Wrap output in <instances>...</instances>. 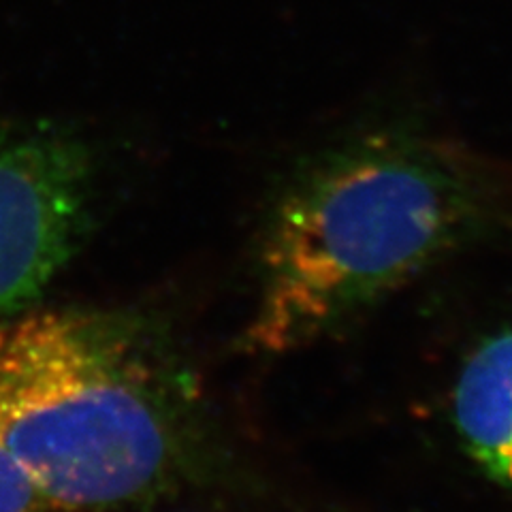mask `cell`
I'll use <instances>...</instances> for the list:
<instances>
[{
    "mask_svg": "<svg viewBox=\"0 0 512 512\" xmlns=\"http://www.w3.org/2000/svg\"><path fill=\"white\" fill-rule=\"evenodd\" d=\"M199 438L195 376L150 320L26 310L0 323V446L50 512L169 493L195 466Z\"/></svg>",
    "mask_w": 512,
    "mask_h": 512,
    "instance_id": "1",
    "label": "cell"
},
{
    "mask_svg": "<svg viewBox=\"0 0 512 512\" xmlns=\"http://www.w3.org/2000/svg\"><path fill=\"white\" fill-rule=\"evenodd\" d=\"M489 216L480 175L425 139L376 133L318 154L269 220L250 342L288 352L327 338L476 239Z\"/></svg>",
    "mask_w": 512,
    "mask_h": 512,
    "instance_id": "2",
    "label": "cell"
},
{
    "mask_svg": "<svg viewBox=\"0 0 512 512\" xmlns=\"http://www.w3.org/2000/svg\"><path fill=\"white\" fill-rule=\"evenodd\" d=\"M90 165L54 128L0 124V323L30 310L86 229Z\"/></svg>",
    "mask_w": 512,
    "mask_h": 512,
    "instance_id": "3",
    "label": "cell"
},
{
    "mask_svg": "<svg viewBox=\"0 0 512 512\" xmlns=\"http://www.w3.org/2000/svg\"><path fill=\"white\" fill-rule=\"evenodd\" d=\"M453 421L478 468L512 487V329L480 344L463 363Z\"/></svg>",
    "mask_w": 512,
    "mask_h": 512,
    "instance_id": "4",
    "label": "cell"
},
{
    "mask_svg": "<svg viewBox=\"0 0 512 512\" xmlns=\"http://www.w3.org/2000/svg\"><path fill=\"white\" fill-rule=\"evenodd\" d=\"M0 512H50L35 483L3 446H0Z\"/></svg>",
    "mask_w": 512,
    "mask_h": 512,
    "instance_id": "5",
    "label": "cell"
}]
</instances>
